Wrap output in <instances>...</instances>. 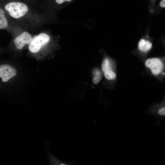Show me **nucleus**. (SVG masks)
<instances>
[{
  "mask_svg": "<svg viewBox=\"0 0 165 165\" xmlns=\"http://www.w3.org/2000/svg\"><path fill=\"white\" fill-rule=\"evenodd\" d=\"M55 0L57 3L59 4H60L64 2L65 1L70 2V1H71L72 0Z\"/></svg>",
  "mask_w": 165,
  "mask_h": 165,
  "instance_id": "nucleus-12",
  "label": "nucleus"
},
{
  "mask_svg": "<svg viewBox=\"0 0 165 165\" xmlns=\"http://www.w3.org/2000/svg\"><path fill=\"white\" fill-rule=\"evenodd\" d=\"M102 69L105 77L107 79L110 80L116 79V74L112 70L109 61L107 59H105L102 65Z\"/></svg>",
  "mask_w": 165,
  "mask_h": 165,
  "instance_id": "nucleus-6",
  "label": "nucleus"
},
{
  "mask_svg": "<svg viewBox=\"0 0 165 165\" xmlns=\"http://www.w3.org/2000/svg\"><path fill=\"white\" fill-rule=\"evenodd\" d=\"M165 0H162L161 1L160 4V6L163 8H164L165 7Z\"/></svg>",
  "mask_w": 165,
  "mask_h": 165,
  "instance_id": "nucleus-13",
  "label": "nucleus"
},
{
  "mask_svg": "<svg viewBox=\"0 0 165 165\" xmlns=\"http://www.w3.org/2000/svg\"><path fill=\"white\" fill-rule=\"evenodd\" d=\"M3 8L7 15L16 20H24L31 13L28 6L22 2H9L5 5Z\"/></svg>",
  "mask_w": 165,
  "mask_h": 165,
  "instance_id": "nucleus-1",
  "label": "nucleus"
},
{
  "mask_svg": "<svg viewBox=\"0 0 165 165\" xmlns=\"http://www.w3.org/2000/svg\"><path fill=\"white\" fill-rule=\"evenodd\" d=\"M48 155L49 159V163L51 165H69L75 164L74 161L71 162H67L62 161L56 158L50 152H48Z\"/></svg>",
  "mask_w": 165,
  "mask_h": 165,
  "instance_id": "nucleus-8",
  "label": "nucleus"
},
{
  "mask_svg": "<svg viewBox=\"0 0 165 165\" xmlns=\"http://www.w3.org/2000/svg\"><path fill=\"white\" fill-rule=\"evenodd\" d=\"M32 37L28 32H23L16 36L13 40V43L16 48L21 50L26 45H29Z\"/></svg>",
  "mask_w": 165,
  "mask_h": 165,
  "instance_id": "nucleus-4",
  "label": "nucleus"
},
{
  "mask_svg": "<svg viewBox=\"0 0 165 165\" xmlns=\"http://www.w3.org/2000/svg\"><path fill=\"white\" fill-rule=\"evenodd\" d=\"M159 114L161 116H165V107H163L160 108L158 110Z\"/></svg>",
  "mask_w": 165,
  "mask_h": 165,
  "instance_id": "nucleus-11",
  "label": "nucleus"
},
{
  "mask_svg": "<svg viewBox=\"0 0 165 165\" xmlns=\"http://www.w3.org/2000/svg\"><path fill=\"white\" fill-rule=\"evenodd\" d=\"M7 15L4 8L0 7V30L6 29L9 27V22Z\"/></svg>",
  "mask_w": 165,
  "mask_h": 165,
  "instance_id": "nucleus-7",
  "label": "nucleus"
},
{
  "mask_svg": "<svg viewBox=\"0 0 165 165\" xmlns=\"http://www.w3.org/2000/svg\"><path fill=\"white\" fill-rule=\"evenodd\" d=\"M146 67L149 69L152 73L158 75L161 74L163 69V64L160 59L156 58H150L145 62Z\"/></svg>",
  "mask_w": 165,
  "mask_h": 165,
  "instance_id": "nucleus-3",
  "label": "nucleus"
},
{
  "mask_svg": "<svg viewBox=\"0 0 165 165\" xmlns=\"http://www.w3.org/2000/svg\"><path fill=\"white\" fill-rule=\"evenodd\" d=\"M50 38L49 35L43 32L35 35L32 37L28 45L29 51L33 53H38L43 47L49 42Z\"/></svg>",
  "mask_w": 165,
  "mask_h": 165,
  "instance_id": "nucleus-2",
  "label": "nucleus"
},
{
  "mask_svg": "<svg viewBox=\"0 0 165 165\" xmlns=\"http://www.w3.org/2000/svg\"><path fill=\"white\" fill-rule=\"evenodd\" d=\"M93 73L94 77L92 80V82L94 84H97L101 79V72L99 70L96 69L94 71Z\"/></svg>",
  "mask_w": 165,
  "mask_h": 165,
  "instance_id": "nucleus-10",
  "label": "nucleus"
},
{
  "mask_svg": "<svg viewBox=\"0 0 165 165\" xmlns=\"http://www.w3.org/2000/svg\"><path fill=\"white\" fill-rule=\"evenodd\" d=\"M152 44L149 41L141 39L138 44V48L139 50L143 52H146L152 48Z\"/></svg>",
  "mask_w": 165,
  "mask_h": 165,
  "instance_id": "nucleus-9",
  "label": "nucleus"
},
{
  "mask_svg": "<svg viewBox=\"0 0 165 165\" xmlns=\"http://www.w3.org/2000/svg\"><path fill=\"white\" fill-rule=\"evenodd\" d=\"M16 74V70L11 66L7 64L0 65V77L2 82H7Z\"/></svg>",
  "mask_w": 165,
  "mask_h": 165,
  "instance_id": "nucleus-5",
  "label": "nucleus"
}]
</instances>
